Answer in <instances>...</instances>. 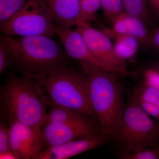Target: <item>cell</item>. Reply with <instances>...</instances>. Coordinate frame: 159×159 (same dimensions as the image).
Returning <instances> with one entry per match:
<instances>
[{
	"label": "cell",
	"instance_id": "6da1fadb",
	"mask_svg": "<svg viewBox=\"0 0 159 159\" xmlns=\"http://www.w3.org/2000/svg\"><path fill=\"white\" fill-rule=\"evenodd\" d=\"M11 55V66L20 76L40 82L54 71L72 65L63 47L45 35L14 37L2 34Z\"/></svg>",
	"mask_w": 159,
	"mask_h": 159
},
{
	"label": "cell",
	"instance_id": "7a4b0ae2",
	"mask_svg": "<svg viewBox=\"0 0 159 159\" xmlns=\"http://www.w3.org/2000/svg\"><path fill=\"white\" fill-rule=\"evenodd\" d=\"M51 105L40 82L9 74L0 89L1 119L40 130Z\"/></svg>",
	"mask_w": 159,
	"mask_h": 159
},
{
	"label": "cell",
	"instance_id": "3957f363",
	"mask_svg": "<svg viewBox=\"0 0 159 159\" xmlns=\"http://www.w3.org/2000/svg\"><path fill=\"white\" fill-rule=\"evenodd\" d=\"M88 80L91 104L101 132L116 141L122 126L125 105L119 74L85 61H79Z\"/></svg>",
	"mask_w": 159,
	"mask_h": 159
},
{
	"label": "cell",
	"instance_id": "277c9868",
	"mask_svg": "<svg viewBox=\"0 0 159 159\" xmlns=\"http://www.w3.org/2000/svg\"><path fill=\"white\" fill-rule=\"evenodd\" d=\"M40 83L51 105L71 109L97 120L91 104L88 80L81 68L72 64L63 67Z\"/></svg>",
	"mask_w": 159,
	"mask_h": 159
},
{
	"label": "cell",
	"instance_id": "5b68a950",
	"mask_svg": "<svg viewBox=\"0 0 159 159\" xmlns=\"http://www.w3.org/2000/svg\"><path fill=\"white\" fill-rule=\"evenodd\" d=\"M116 141L122 151L121 154L136 152L147 147L159 150V122L130 98L125 106Z\"/></svg>",
	"mask_w": 159,
	"mask_h": 159
},
{
	"label": "cell",
	"instance_id": "8992f818",
	"mask_svg": "<svg viewBox=\"0 0 159 159\" xmlns=\"http://www.w3.org/2000/svg\"><path fill=\"white\" fill-rule=\"evenodd\" d=\"M55 24L43 0H29L17 13L1 26L2 34L14 37L56 35Z\"/></svg>",
	"mask_w": 159,
	"mask_h": 159
},
{
	"label": "cell",
	"instance_id": "52a82bcc",
	"mask_svg": "<svg viewBox=\"0 0 159 159\" xmlns=\"http://www.w3.org/2000/svg\"><path fill=\"white\" fill-rule=\"evenodd\" d=\"M75 29L81 34L90 51L97 59L111 67L120 76L128 75L126 61L117 54L108 35L91 27L90 24H80Z\"/></svg>",
	"mask_w": 159,
	"mask_h": 159
},
{
	"label": "cell",
	"instance_id": "ba28073f",
	"mask_svg": "<svg viewBox=\"0 0 159 159\" xmlns=\"http://www.w3.org/2000/svg\"><path fill=\"white\" fill-rule=\"evenodd\" d=\"M40 131L44 150L52 146L101 133L98 121L95 119L77 123L44 122Z\"/></svg>",
	"mask_w": 159,
	"mask_h": 159
},
{
	"label": "cell",
	"instance_id": "9c48e42d",
	"mask_svg": "<svg viewBox=\"0 0 159 159\" xmlns=\"http://www.w3.org/2000/svg\"><path fill=\"white\" fill-rule=\"evenodd\" d=\"M6 124L9 128L11 150L17 159H37L44 150L40 129L16 121Z\"/></svg>",
	"mask_w": 159,
	"mask_h": 159
},
{
	"label": "cell",
	"instance_id": "30bf717a",
	"mask_svg": "<svg viewBox=\"0 0 159 159\" xmlns=\"http://www.w3.org/2000/svg\"><path fill=\"white\" fill-rule=\"evenodd\" d=\"M55 33L59 38L68 56L72 60L85 61L100 68L117 73L111 67L103 63L93 54L85 43L81 34L72 28H64L55 25Z\"/></svg>",
	"mask_w": 159,
	"mask_h": 159
},
{
	"label": "cell",
	"instance_id": "8fae6325",
	"mask_svg": "<svg viewBox=\"0 0 159 159\" xmlns=\"http://www.w3.org/2000/svg\"><path fill=\"white\" fill-rule=\"evenodd\" d=\"M108 137L102 133L52 146L40 153L37 159H67L98 148L105 144Z\"/></svg>",
	"mask_w": 159,
	"mask_h": 159
},
{
	"label": "cell",
	"instance_id": "7c38bea8",
	"mask_svg": "<svg viewBox=\"0 0 159 159\" xmlns=\"http://www.w3.org/2000/svg\"><path fill=\"white\" fill-rule=\"evenodd\" d=\"M55 25L64 28L77 27L80 12L79 0H43Z\"/></svg>",
	"mask_w": 159,
	"mask_h": 159
},
{
	"label": "cell",
	"instance_id": "4fadbf2b",
	"mask_svg": "<svg viewBox=\"0 0 159 159\" xmlns=\"http://www.w3.org/2000/svg\"><path fill=\"white\" fill-rule=\"evenodd\" d=\"M112 30L116 34H129L136 38L139 42L144 44L149 32L146 24L138 17L123 11L110 20Z\"/></svg>",
	"mask_w": 159,
	"mask_h": 159
},
{
	"label": "cell",
	"instance_id": "5bb4252c",
	"mask_svg": "<svg viewBox=\"0 0 159 159\" xmlns=\"http://www.w3.org/2000/svg\"><path fill=\"white\" fill-rule=\"evenodd\" d=\"M90 119H94L71 109L57 106L51 105L44 122L77 123L84 122Z\"/></svg>",
	"mask_w": 159,
	"mask_h": 159
},
{
	"label": "cell",
	"instance_id": "9a60e30c",
	"mask_svg": "<svg viewBox=\"0 0 159 159\" xmlns=\"http://www.w3.org/2000/svg\"><path fill=\"white\" fill-rule=\"evenodd\" d=\"M109 32L115 39L114 47L119 57L125 61L134 57L139 49V40L129 34H114L111 31Z\"/></svg>",
	"mask_w": 159,
	"mask_h": 159
},
{
	"label": "cell",
	"instance_id": "2e32d148",
	"mask_svg": "<svg viewBox=\"0 0 159 159\" xmlns=\"http://www.w3.org/2000/svg\"><path fill=\"white\" fill-rule=\"evenodd\" d=\"M124 11L138 17L146 24L151 23L150 10L147 0H122Z\"/></svg>",
	"mask_w": 159,
	"mask_h": 159
},
{
	"label": "cell",
	"instance_id": "e0dca14e",
	"mask_svg": "<svg viewBox=\"0 0 159 159\" xmlns=\"http://www.w3.org/2000/svg\"><path fill=\"white\" fill-rule=\"evenodd\" d=\"M80 12L77 26L82 24H90L97 20V12L101 8V0H79Z\"/></svg>",
	"mask_w": 159,
	"mask_h": 159
},
{
	"label": "cell",
	"instance_id": "ac0fdd59",
	"mask_svg": "<svg viewBox=\"0 0 159 159\" xmlns=\"http://www.w3.org/2000/svg\"><path fill=\"white\" fill-rule=\"evenodd\" d=\"M131 98L159 106V91L143 81L136 87Z\"/></svg>",
	"mask_w": 159,
	"mask_h": 159
},
{
	"label": "cell",
	"instance_id": "d6986e66",
	"mask_svg": "<svg viewBox=\"0 0 159 159\" xmlns=\"http://www.w3.org/2000/svg\"><path fill=\"white\" fill-rule=\"evenodd\" d=\"M29 0H0V26L7 22Z\"/></svg>",
	"mask_w": 159,
	"mask_h": 159
},
{
	"label": "cell",
	"instance_id": "ffe728a7",
	"mask_svg": "<svg viewBox=\"0 0 159 159\" xmlns=\"http://www.w3.org/2000/svg\"><path fill=\"white\" fill-rule=\"evenodd\" d=\"M101 9L104 17L110 20L124 11L122 0H101Z\"/></svg>",
	"mask_w": 159,
	"mask_h": 159
},
{
	"label": "cell",
	"instance_id": "44dd1931",
	"mask_svg": "<svg viewBox=\"0 0 159 159\" xmlns=\"http://www.w3.org/2000/svg\"><path fill=\"white\" fill-rule=\"evenodd\" d=\"M119 157L122 159H158L159 150L152 147H147L136 152L121 154Z\"/></svg>",
	"mask_w": 159,
	"mask_h": 159
},
{
	"label": "cell",
	"instance_id": "7402d4cb",
	"mask_svg": "<svg viewBox=\"0 0 159 159\" xmlns=\"http://www.w3.org/2000/svg\"><path fill=\"white\" fill-rule=\"evenodd\" d=\"M12 151L9 128L2 119H0V154Z\"/></svg>",
	"mask_w": 159,
	"mask_h": 159
},
{
	"label": "cell",
	"instance_id": "603a6c76",
	"mask_svg": "<svg viewBox=\"0 0 159 159\" xmlns=\"http://www.w3.org/2000/svg\"><path fill=\"white\" fill-rule=\"evenodd\" d=\"M143 82L159 91V70L155 67L144 69L142 71Z\"/></svg>",
	"mask_w": 159,
	"mask_h": 159
},
{
	"label": "cell",
	"instance_id": "cb8c5ba5",
	"mask_svg": "<svg viewBox=\"0 0 159 159\" xmlns=\"http://www.w3.org/2000/svg\"><path fill=\"white\" fill-rule=\"evenodd\" d=\"M11 55L6 45L0 41V74H2L7 68L11 66Z\"/></svg>",
	"mask_w": 159,
	"mask_h": 159
},
{
	"label": "cell",
	"instance_id": "d4e9b609",
	"mask_svg": "<svg viewBox=\"0 0 159 159\" xmlns=\"http://www.w3.org/2000/svg\"><path fill=\"white\" fill-rule=\"evenodd\" d=\"M131 98L136 102L146 113L159 122V106L141 100H135L131 97Z\"/></svg>",
	"mask_w": 159,
	"mask_h": 159
},
{
	"label": "cell",
	"instance_id": "484cf974",
	"mask_svg": "<svg viewBox=\"0 0 159 159\" xmlns=\"http://www.w3.org/2000/svg\"><path fill=\"white\" fill-rule=\"evenodd\" d=\"M144 44L159 53V27L148 33Z\"/></svg>",
	"mask_w": 159,
	"mask_h": 159
},
{
	"label": "cell",
	"instance_id": "4316f807",
	"mask_svg": "<svg viewBox=\"0 0 159 159\" xmlns=\"http://www.w3.org/2000/svg\"><path fill=\"white\" fill-rule=\"evenodd\" d=\"M147 2L151 11L159 20V0H147Z\"/></svg>",
	"mask_w": 159,
	"mask_h": 159
},
{
	"label": "cell",
	"instance_id": "83f0119b",
	"mask_svg": "<svg viewBox=\"0 0 159 159\" xmlns=\"http://www.w3.org/2000/svg\"><path fill=\"white\" fill-rule=\"evenodd\" d=\"M0 159H17V157L12 151L6 153L0 154Z\"/></svg>",
	"mask_w": 159,
	"mask_h": 159
},
{
	"label": "cell",
	"instance_id": "f1b7e54d",
	"mask_svg": "<svg viewBox=\"0 0 159 159\" xmlns=\"http://www.w3.org/2000/svg\"><path fill=\"white\" fill-rule=\"evenodd\" d=\"M155 67L156 68L158 69V70H159V65L156 66Z\"/></svg>",
	"mask_w": 159,
	"mask_h": 159
}]
</instances>
